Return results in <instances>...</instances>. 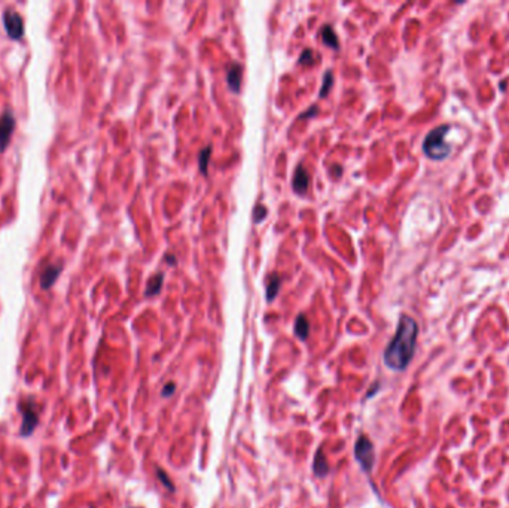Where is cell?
<instances>
[{
    "instance_id": "7c38bea8",
    "label": "cell",
    "mask_w": 509,
    "mask_h": 508,
    "mask_svg": "<svg viewBox=\"0 0 509 508\" xmlns=\"http://www.w3.org/2000/svg\"><path fill=\"white\" fill-rule=\"evenodd\" d=\"M280 283H281V279L278 274H271L267 280V299L268 301H272L275 298V295L278 294V289H280Z\"/></svg>"
},
{
    "instance_id": "9a60e30c",
    "label": "cell",
    "mask_w": 509,
    "mask_h": 508,
    "mask_svg": "<svg viewBox=\"0 0 509 508\" xmlns=\"http://www.w3.org/2000/svg\"><path fill=\"white\" fill-rule=\"evenodd\" d=\"M210 154H211V148L207 146L204 149L201 150L200 154V170L203 175H207V170H209V161H210Z\"/></svg>"
},
{
    "instance_id": "ffe728a7",
    "label": "cell",
    "mask_w": 509,
    "mask_h": 508,
    "mask_svg": "<svg viewBox=\"0 0 509 508\" xmlns=\"http://www.w3.org/2000/svg\"><path fill=\"white\" fill-rule=\"evenodd\" d=\"M173 392H175V383H168V385H165V389L162 390V396H168Z\"/></svg>"
},
{
    "instance_id": "44dd1931",
    "label": "cell",
    "mask_w": 509,
    "mask_h": 508,
    "mask_svg": "<svg viewBox=\"0 0 509 508\" xmlns=\"http://www.w3.org/2000/svg\"><path fill=\"white\" fill-rule=\"evenodd\" d=\"M316 112V106H311V109L307 112V114H304V115H301V118H305V117H308V115H311V114H314Z\"/></svg>"
},
{
    "instance_id": "ba28073f",
    "label": "cell",
    "mask_w": 509,
    "mask_h": 508,
    "mask_svg": "<svg viewBox=\"0 0 509 508\" xmlns=\"http://www.w3.org/2000/svg\"><path fill=\"white\" fill-rule=\"evenodd\" d=\"M308 183H310V175L308 172L302 167V166H298L295 175H294V182H292V186H294V191L297 194H304L307 189H308Z\"/></svg>"
},
{
    "instance_id": "52a82bcc",
    "label": "cell",
    "mask_w": 509,
    "mask_h": 508,
    "mask_svg": "<svg viewBox=\"0 0 509 508\" xmlns=\"http://www.w3.org/2000/svg\"><path fill=\"white\" fill-rule=\"evenodd\" d=\"M227 82L233 92H240L241 88V66L239 63H231L227 72Z\"/></svg>"
},
{
    "instance_id": "e0dca14e",
    "label": "cell",
    "mask_w": 509,
    "mask_h": 508,
    "mask_svg": "<svg viewBox=\"0 0 509 508\" xmlns=\"http://www.w3.org/2000/svg\"><path fill=\"white\" fill-rule=\"evenodd\" d=\"M253 213H255V215H253L255 222H262L264 218L267 216V208L262 206V205H258V206L255 208V212H253Z\"/></svg>"
},
{
    "instance_id": "277c9868",
    "label": "cell",
    "mask_w": 509,
    "mask_h": 508,
    "mask_svg": "<svg viewBox=\"0 0 509 508\" xmlns=\"http://www.w3.org/2000/svg\"><path fill=\"white\" fill-rule=\"evenodd\" d=\"M18 409L23 413V425H21L20 434L23 437H30L39 422V413L36 410V405L31 399H29V401H21L18 404Z\"/></svg>"
},
{
    "instance_id": "2e32d148",
    "label": "cell",
    "mask_w": 509,
    "mask_h": 508,
    "mask_svg": "<svg viewBox=\"0 0 509 508\" xmlns=\"http://www.w3.org/2000/svg\"><path fill=\"white\" fill-rule=\"evenodd\" d=\"M332 82H333V75H332V72H326V75L323 76V85H322V90H320V97H325V95L329 92L330 87H332Z\"/></svg>"
},
{
    "instance_id": "8992f818",
    "label": "cell",
    "mask_w": 509,
    "mask_h": 508,
    "mask_svg": "<svg viewBox=\"0 0 509 508\" xmlns=\"http://www.w3.org/2000/svg\"><path fill=\"white\" fill-rule=\"evenodd\" d=\"M15 127V118L11 112H5L0 117V150L6 149L9 139Z\"/></svg>"
},
{
    "instance_id": "7a4b0ae2",
    "label": "cell",
    "mask_w": 509,
    "mask_h": 508,
    "mask_svg": "<svg viewBox=\"0 0 509 508\" xmlns=\"http://www.w3.org/2000/svg\"><path fill=\"white\" fill-rule=\"evenodd\" d=\"M448 130V125H441V127L433 128L426 136L424 143H423V152L426 154L427 158L439 161V160H444V158L448 157L451 148L445 142V136H447Z\"/></svg>"
},
{
    "instance_id": "ac0fdd59",
    "label": "cell",
    "mask_w": 509,
    "mask_h": 508,
    "mask_svg": "<svg viewBox=\"0 0 509 508\" xmlns=\"http://www.w3.org/2000/svg\"><path fill=\"white\" fill-rule=\"evenodd\" d=\"M158 477L161 478V481H162V484L168 489V490H175V487H173V484H170L172 481L168 480V477H167V474L162 471V470H158Z\"/></svg>"
},
{
    "instance_id": "4fadbf2b",
    "label": "cell",
    "mask_w": 509,
    "mask_h": 508,
    "mask_svg": "<svg viewBox=\"0 0 509 508\" xmlns=\"http://www.w3.org/2000/svg\"><path fill=\"white\" fill-rule=\"evenodd\" d=\"M310 332V324L305 318V315H300L295 322V334L300 340H305Z\"/></svg>"
},
{
    "instance_id": "d6986e66",
    "label": "cell",
    "mask_w": 509,
    "mask_h": 508,
    "mask_svg": "<svg viewBox=\"0 0 509 508\" xmlns=\"http://www.w3.org/2000/svg\"><path fill=\"white\" fill-rule=\"evenodd\" d=\"M301 64H311L313 63V53L310 49H305L300 57Z\"/></svg>"
},
{
    "instance_id": "5bb4252c",
    "label": "cell",
    "mask_w": 509,
    "mask_h": 508,
    "mask_svg": "<svg viewBox=\"0 0 509 508\" xmlns=\"http://www.w3.org/2000/svg\"><path fill=\"white\" fill-rule=\"evenodd\" d=\"M322 40H323L325 45L330 46L332 49H338V45H340L338 43V37H336L335 31H333V29L330 26H325L322 29Z\"/></svg>"
},
{
    "instance_id": "5b68a950",
    "label": "cell",
    "mask_w": 509,
    "mask_h": 508,
    "mask_svg": "<svg viewBox=\"0 0 509 508\" xmlns=\"http://www.w3.org/2000/svg\"><path fill=\"white\" fill-rule=\"evenodd\" d=\"M3 24H5V30L11 39H15V40L21 39L24 33V24L18 12H15L14 9H6L3 14Z\"/></svg>"
},
{
    "instance_id": "6da1fadb",
    "label": "cell",
    "mask_w": 509,
    "mask_h": 508,
    "mask_svg": "<svg viewBox=\"0 0 509 508\" xmlns=\"http://www.w3.org/2000/svg\"><path fill=\"white\" fill-rule=\"evenodd\" d=\"M419 335L417 322L407 315H402L398 324L396 334L384 350V364L393 371H404L414 357Z\"/></svg>"
},
{
    "instance_id": "3957f363",
    "label": "cell",
    "mask_w": 509,
    "mask_h": 508,
    "mask_svg": "<svg viewBox=\"0 0 509 508\" xmlns=\"http://www.w3.org/2000/svg\"><path fill=\"white\" fill-rule=\"evenodd\" d=\"M355 458L365 473H369L372 470L374 461H375V451H374V444L366 435H360L358 438L355 444Z\"/></svg>"
},
{
    "instance_id": "30bf717a",
    "label": "cell",
    "mask_w": 509,
    "mask_h": 508,
    "mask_svg": "<svg viewBox=\"0 0 509 508\" xmlns=\"http://www.w3.org/2000/svg\"><path fill=\"white\" fill-rule=\"evenodd\" d=\"M328 462H326V458L323 456V451L322 448L317 450L316 456H314V464H313V473L314 476L317 477H325L328 474Z\"/></svg>"
},
{
    "instance_id": "9c48e42d",
    "label": "cell",
    "mask_w": 509,
    "mask_h": 508,
    "mask_svg": "<svg viewBox=\"0 0 509 508\" xmlns=\"http://www.w3.org/2000/svg\"><path fill=\"white\" fill-rule=\"evenodd\" d=\"M61 267L60 266H48L46 269L43 270L42 276H40V286L43 289H49L54 282L57 280L59 274H60Z\"/></svg>"
},
{
    "instance_id": "8fae6325",
    "label": "cell",
    "mask_w": 509,
    "mask_h": 508,
    "mask_svg": "<svg viewBox=\"0 0 509 508\" xmlns=\"http://www.w3.org/2000/svg\"><path fill=\"white\" fill-rule=\"evenodd\" d=\"M162 282H164V274L162 273H156L155 276H152L148 282V288H146V297H155L159 294L161 291V286H162Z\"/></svg>"
}]
</instances>
